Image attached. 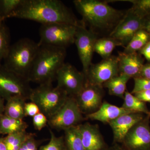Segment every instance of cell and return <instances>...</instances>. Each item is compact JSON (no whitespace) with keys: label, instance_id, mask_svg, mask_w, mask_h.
Returning a JSON list of instances; mask_svg holds the SVG:
<instances>
[{"label":"cell","instance_id":"cell-1","mask_svg":"<svg viewBox=\"0 0 150 150\" xmlns=\"http://www.w3.org/2000/svg\"><path fill=\"white\" fill-rule=\"evenodd\" d=\"M12 18L33 21L41 24L85 25L81 20L78 19L72 11L59 0H24Z\"/></svg>","mask_w":150,"mask_h":150},{"label":"cell","instance_id":"cell-2","mask_svg":"<svg viewBox=\"0 0 150 150\" xmlns=\"http://www.w3.org/2000/svg\"><path fill=\"white\" fill-rule=\"evenodd\" d=\"M73 3L85 25L97 35L98 31L111 32L126 13L112 7L107 1L75 0Z\"/></svg>","mask_w":150,"mask_h":150},{"label":"cell","instance_id":"cell-3","mask_svg":"<svg viewBox=\"0 0 150 150\" xmlns=\"http://www.w3.org/2000/svg\"><path fill=\"white\" fill-rule=\"evenodd\" d=\"M66 56V48L39 45L28 81L39 85L52 83L58 71L65 64Z\"/></svg>","mask_w":150,"mask_h":150},{"label":"cell","instance_id":"cell-4","mask_svg":"<svg viewBox=\"0 0 150 150\" xmlns=\"http://www.w3.org/2000/svg\"><path fill=\"white\" fill-rule=\"evenodd\" d=\"M39 47L38 43L29 38L20 39L11 45L4 59L3 66L11 71L28 80Z\"/></svg>","mask_w":150,"mask_h":150},{"label":"cell","instance_id":"cell-5","mask_svg":"<svg viewBox=\"0 0 150 150\" xmlns=\"http://www.w3.org/2000/svg\"><path fill=\"white\" fill-rule=\"evenodd\" d=\"M68 96L57 87H53L52 83H47L32 89L29 99L37 105L48 119L63 106Z\"/></svg>","mask_w":150,"mask_h":150},{"label":"cell","instance_id":"cell-6","mask_svg":"<svg viewBox=\"0 0 150 150\" xmlns=\"http://www.w3.org/2000/svg\"><path fill=\"white\" fill-rule=\"evenodd\" d=\"M77 27L64 23L41 24L38 44L67 48L74 43Z\"/></svg>","mask_w":150,"mask_h":150},{"label":"cell","instance_id":"cell-7","mask_svg":"<svg viewBox=\"0 0 150 150\" xmlns=\"http://www.w3.org/2000/svg\"><path fill=\"white\" fill-rule=\"evenodd\" d=\"M29 81L11 71L3 65L0 66V96L7 100L15 96L29 99L32 88Z\"/></svg>","mask_w":150,"mask_h":150},{"label":"cell","instance_id":"cell-8","mask_svg":"<svg viewBox=\"0 0 150 150\" xmlns=\"http://www.w3.org/2000/svg\"><path fill=\"white\" fill-rule=\"evenodd\" d=\"M84 118L75 98L69 96L61 108L48 119V124L52 129L64 131L81 124Z\"/></svg>","mask_w":150,"mask_h":150},{"label":"cell","instance_id":"cell-9","mask_svg":"<svg viewBox=\"0 0 150 150\" xmlns=\"http://www.w3.org/2000/svg\"><path fill=\"white\" fill-rule=\"evenodd\" d=\"M58 88L68 96L74 97L83 88L86 83V77L83 71H78L73 65L65 63L56 75Z\"/></svg>","mask_w":150,"mask_h":150},{"label":"cell","instance_id":"cell-10","mask_svg":"<svg viewBox=\"0 0 150 150\" xmlns=\"http://www.w3.org/2000/svg\"><path fill=\"white\" fill-rule=\"evenodd\" d=\"M143 20V18L130 8L108 36L125 47L134 35L142 29Z\"/></svg>","mask_w":150,"mask_h":150},{"label":"cell","instance_id":"cell-11","mask_svg":"<svg viewBox=\"0 0 150 150\" xmlns=\"http://www.w3.org/2000/svg\"><path fill=\"white\" fill-rule=\"evenodd\" d=\"M150 115H146L128 132L121 144L125 150H150Z\"/></svg>","mask_w":150,"mask_h":150},{"label":"cell","instance_id":"cell-12","mask_svg":"<svg viewBox=\"0 0 150 150\" xmlns=\"http://www.w3.org/2000/svg\"><path fill=\"white\" fill-rule=\"evenodd\" d=\"M98 35L85 25L78 26L74 43L83 67V72L85 77L91 65L94 52V45Z\"/></svg>","mask_w":150,"mask_h":150},{"label":"cell","instance_id":"cell-13","mask_svg":"<svg viewBox=\"0 0 150 150\" xmlns=\"http://www.w3.org/2000/svg\"><path fill=\"white\" fill-rule=\"evenodd\" d=\"M119 74L118 57L111 56L97 64H91L86 76V83L103 86L105 83Z\"/></svg>","mask_w":150,"mask_h":150},{"label":"cell","instance_id":"cell-14","mask_svg":"<svg viewBox=\"0 0 150 150\" xmlns=\"http://www.w3.org/2000/svg\"><path fill=\"white\" fill-rule=\"evenodd\" d=\"M103 87L86 83L83 88L74 97L83 114L87 115L98 110L104 96Z\"/></svg>","mask_w":150,"mask_h":150},{"label":"cell","instance_id":"cell-15","mask_svg":"<svg viewBox=\"0 0 150 150\" xmlns=\"http://www.w3.org/2000/svg\"><path fill=\"white\" fill-rule=\"evenodd\" d=\"M146 115L141 112H130L121 115L110 121L108 124L112 130L113 144H122L129 130Z\"/></svg>","mask_w":150,"mask_h":150},{"label":"cell","instance_id":"cell-16","mask_svg":"<svg viewBox=\"0 0 150 150\" xmlns=\"http://www.w3.org/2000/svg\"><path fill=\"white\" fill-rule=\"evenodd\" d=\"M78 127L85 150H105L108 146L97 124L81 123Z\"/></svg>","mask_w":150,"mask_h":150},{"label":"cell","instance_id":"cell-17","mask_svg":"<svg viewBox=\"0 0 150 150\" xmlns=\"http://www.w3.org/2000/svg\"><path fill=\"white\" fill-rule=\"evenodd\" d=\"M117 57L119 74L127 75L133 79L139 77L142 67L144 64V60L139 52H119Z\"/></svg>","mask_w":150,"mask_h":150},{"label":"cell","instance_id":"cell-18","mask_svg":"<svg viewBox=\"0 0 150 150\" xmlns=\"http://www.w3.org/2000/svg\"><path fill=\"white\" fill-rule=\"evenodd\" d=\"M133 112L104 101L98 110L93 113L86 115V118L108 124L110 121L121 115Z\"/></svg>","mask_w":150,"mask_h":150},{"label":"cell","instance_id":"cell-19","mask_svg":"<svg viewBox=\"0 0 150 150\" xmlns=\"http://www.w3.org/2000/svg\"><path fill=\"white\" fill-rule=\"evenodd\" d=\"M26 100L19 96L11 98L6 101L4 114L11 118L23 120L25 117L24 109Z\"/></svg>","mask_w":150,"mask_h":150},{"label":"cell","instance_id":"cell-20","mask_svg":"<svg viewBox=\"0 0 150 150\" xmlns=\"http://www.w3.org/2000/svg\"><path fill=\"white\" fill-rule=\"evenodd\" d=\"M131 78L123 74L113 77L103 85V87L108 89L110 95L118 97L123 99L126 91L127 83Z\"/></svg>","mask_w":150,"mask_h":150},{"label":"cell","instance_id":"cell-21","mask_svg":"<svg viewBox=\"0 0 150 150\" xmlns=\"http://www.w3.org/2000/svg\"><path fill=\"white\" fill-rule=\"evenodd\" d=\"M28 125L22 119L11 118L3 114L0 117V134L8 135L26 131Z\"/></svg>","mask_w":150,"mask_h":150},{"label":"cell","instance_id":"cell-22","mask_svg":"<svg viewBox=\"0 0 150 150\" xmlns=\"http://www.w3.org/2000/svg\"><path fill=\"white\" fill-rule=\"evenodd\" d=\"M121 46L120 43L110 37L98 38L94 45V52L99 54L103 59L112 56V51L116 46Z\"/></svg>","mask_w":150,"mask_h":150},{"label":"cell","instance_id":"cell-23","mask_svg":"<svg viewBox=\"0 0 150 150\" xmlns=\"http://www.w3.org/2000/svg\"><path fill=\"white\" fill-rule=\"evenodd\" d=\"M64 131V139L67 150H85L78 126Z\"/></svg>","mask_w":150,"mask_h":150},{"label":"cell","instance_id":"cell-24","mask_svg":"<svg viewBox=\"0 0 150 150\" xmlns=\"http://www.w3.org/2000/svg\"><path fill=\"white\" fill-rule=\"evenodd\" d=\"M124 102L121 106L124 109L134 112H141L145 115H150V110L146 103L142 102L134 95L126 90L124 94Z\"/></svg>","mask_w":150,"mask_h":150},{"label":"cell","instance_id":"cell-25","mask_svg":"<svg viewBox=\"0 0 150 150\" xmlns=\"http://www.w3.org/2000/svg\"><path fill=\"white\" fill-rule=\"evenodd\" d=\"M150 40V35L146 30L141 29L134 35L123 52L132 53L139 52Z\"/></svg>","mask_w":150,"mask_h":150},{"label":"cell","instance_id":"cell-26","mask_svg":"<svg viewBox=\"0 0 150 150\" xmlns=\"http://www.w3.org/2000/svg\"><path fill=\"white\" fill-rule=\"evenodd\" d=\"M24 0H0V22L11 18Z\"/></svg>","mask_w":150,"mask_h":150},{"label":"cell","instance_id":"cell-27","mask_svg":"<svg viewBox=\"0 0 150 150\" xmlns=\"http://www.w3.org/2000/svg\"><path fill=\"white\" fill-rule=\"evenodd\" d=\"M26 131L7 135L4 138L7 150H19L28 137Z\"/></svg>","mask_w":150,"mask_h":150},{"label":"cell","instance_id":"cell-28","mask_svg":"<svg viewBox=\"0 0 150 150\" xmlns=\"http://www.w3.org/2000/svg\"><path fill=\"white\" fill-rule=\"evenodd\" d=\"M10 35L8 28L4 21L0 22V66L10 47Z\"/></svg>","mask_w":150,"mask_h":150},{"label":"cell","instance_id":"cell-29","mask_svg":"<svg viewBox=\"0 0 150 150\" xmlns=\"http://www.w3.org/2000/svg\"><path fill=\"white\" fill-rule=\"evenodd\" d=\"M132 4L131 8L135 13L144 18L150 15V0H124Z\"/></svg>","mask_w":150,"mask_h":150},{"label":"cell","instance_id":"cell-30","mask_svg":"<svg viewBox=\"0 0 150 150\" xmlns=\"http://www.w3.org/2000/svg\"><path fill=\"white\" fill-rule=\"evenodd\" d=\"M50 132V141L47 144L40 147L39 150H67L64 137H56L51 130Z\"/></svg>","mask_w":150,"mask_h":150},{"label":"cell","instance_id":"cell-31","mask_svg":"<svg viewBox=\"0 0 150 150\" xmlns=\"http://www.w3.org/2000/svg\"><path fill=\"white\" fill-rule=\"evenodd\" d=\"M134 87L131 93L132 94L138 92L150 89V80L139 77L134 78Z\"/></svg>","mask_w":150,"mask_h":150},{"label":"cell","instance_id":"cell-32","mask_svg":"<svg viewBox=\"0 0 150 150\" xmlns=\"http://www.w3.org/2000/svg\"><path fill=\"white\" fill-rule=\"evenodd\" d=\"M33 123L35 130L40 131L48 123V118L44 114L40 112L33 117Z\"/></svg>","mask_w":150,"mask_h":150},{"label":"cell","instance_id":"cell-33","mask_svg":"<svg viewBox=\"0 0 150 150\" xmlns=\"http://www.w3.org/2000/svg\"><path fill=\"white\" fill-rule=\"evenodd\" d=\"M24 110L25 116L33 117L40 112V109L37 105L31 101L25 103Z\"/></svg>","mask_w":150,"mask_h":150},{"label":"cell","instance_id":"cell-34","mask_svg":"<svg viewBox=\"0 0 150 150\" xmlns=\"http://www.w3.org/2000/svg\"><path fill=\"white\" fill-rule=\"evenodd\" d=\"M28 150H39L38 144L33 134H29L27 139L25 140Z\"/></svg>","mask_w":150,"mask_h":150},{"label":"cell","instance_id":"cell-35","mask_svg":"<svg viewBox=\"0 0 150 150\" xmlns=\"http://www.w3.org/2000/svg\"><path fill=\"white\" fill-rule=\"evenodd\" d=\"M133 95L142 102L150 103V89L138 92Z\"/></svg>","mask_w":150,"mask_h":150},{"label":"cell","instance_id":"cell-36","mask_svg":"<svg viewBox=\"0 0 150 150\" xmlns=\"http://www.w3.org/2000/svg\"><path fill=\"white\" fill-rule=\"evenodd\" d=\"M140 55L144 56L148 63H150V40L143 48L139 51Z\"/></svg>","mask_w":150,"mask_h":150},{"label":"cell","instance_id":"cell-37","mask_svg":"<svg viewBox=\"0 0 150 150\" xmlns=\"http://www.w3.org/2000/svg\"><path fill=\"white\" fill-rule=\"evenodd\" d=\"M139 77L150 80V63L144 64L140 72Z\"/></svg>","mask_w":150,"mask_h":150},{"label":"cell","instance_id":"cell-38","mask_svg":"<svg viewBox=\"0 0 150 150\" xmlns=\"http://www.w3.org/2000/svg\"><path fill=\"white\" fill-rule=\"evenodd\" d=\"M105 150H125L122 146L119 144H113L110 146H108Z\"/></svg>","mask_w":150,"mask_h":150},{"label":"cell","instance_id":"cell-39","mask_svg":"<svg viewBox=\"0 0 150 150\" xmlns=\"http://www.w3.org/2000/svg\"><path fill=\"white\" fill-rule=\"evenodd\" d=\"M4 100L0 96V117L4 114L5 110L4 104Z\"/></svg>","mask_w":150,"mask_h":150},{"label":"cell","instance_id":"cell-40","mask_svg":"<svg viewBox=\"0 0 150 150\" xmlns=\"http://www.w3.org/2000/svg\"><path fill=\"white\" fill-rule=\"evenodd\" d=\"M0 150H7L3 138H0Z\"/></svg>","mask_w":150,"mask_h":150},{"label":"cell","instance_id":"cell-41","mask_svg":"<svg viewBox=\"0 0 150 150\" xmlns=\"http://www.w3.org/2000/svg\"><path fill=\"white\" fill-rule=\"evenodd\" d=\"M149 34L150 35V32L149 33Z\"/></svg>","mask_w":150,"mask_h":150}]
</instances>
